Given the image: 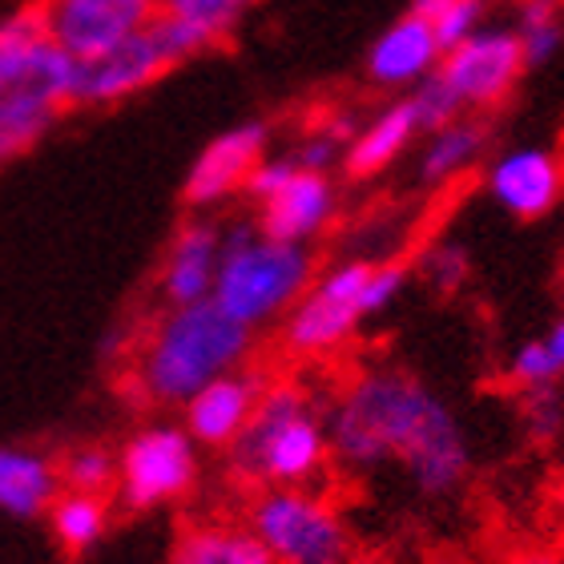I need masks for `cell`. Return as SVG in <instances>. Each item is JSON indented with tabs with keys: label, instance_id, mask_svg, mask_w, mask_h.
Here are the masks:
<instances>
[{
	"label": "cell",
	"instance_id": "3957f363",
	"mask_svg": "<svg viewBox=\"0 0 564 564\" xmlns=\"http://www.w3.org/2000/svg\"><path fill=\"white\" fill-rule=\"evenodd\" d=\"M327 400L303 379H267L247 427L226 447V471L247 492L318 488L330 468Z\"/></svg>",
	"mask_w": 564,
	"mask_h": 564
},
{
	"label": "cell",
	"instance_id": "30bf717a",
	"mask_svg": "<svg viewBox=\"0 0 564 564\" xmlns=\"http://www.w3.org/2000/svg\"><path fill=\"white\" fill-rule=\"evenodd\" d=\"M206 53L198 36H189L186 29H177L174 21H158L145 29V33L130 36L126 45L109 48L101 57L77 65V77H73V106H118V101H130V97L145 94L153 82H162L165 73L186 65L189 57Z\"/></svg>",
	"mask_w": 564,
	"mask_h": 564
},
{
	"label": "cell",
	"instance_id": "7402d4cb",
	"mask_svg": "<svg viewBox=\"0 0 564 564\" xmlns=\"http://www.w3.org/2000/svg\"><path fill=\"white\" fill-rule=\"evenodd\" d=\"M53 541L69 556L97 553L106 544L109 529H113V500L109 496H85V492H65L61 488L57 500L45 512Z\"/></svg>",
	"mask_w": 564,
	"mask_h": 564
},
{
	"label": "cell",
	"instance_id": "8992f818",
	"mask_svg": "<svg viewBox=\"0 0 564 564\" xmlns=\"http://www.w3.org/2000/svg\"><path fill=\"white\" fill-rule=\"evenodd\" d=\"M315 250L274 242L254 223L223 226V254L214 274L210 303L238 327L259 335L286 318L299 294L315 279Z\"/></svg>",
	"mask_w": 564,
	"mask_h": 564
},
{
	"label": "cell",
	"instance_id": "d6a6232c",
	"mask_svg": "<svg viewBox=\"0 0 564 564\" xmlns=\"http://www.w3.org/2000/svg\"><path fill=\"white\" fill-rule=\"evenodd\" d=\"M508 564H564V561L553 553H517Z\"/></svg>",
	"mask_w": 564,
	"mask_h": 564
},
{
	"label": "cell",
	"instance_id": "e0dca14e",
	"mask_svg": "<svg viewBox=\"0 0 564 564\" xmlns=\"http://www.w3.org/2000/svg\"><path fill=\"white\" fill-rule=\"evenodd\" d=\"M440 57L444 45L435 41L432 24L408 9L367 48V82L379 89H415L440 69Z\"/></svg>",
	"mask_w": 564,
	"mask_h": 564
},
{
	"label": "cell",
	"instance_id": "2e32d148",
	"mask_svg": "<svg viewBox=\"0 0 564 564\" xmlns=\"http://www.w3.org/2000/svg\"><path fill=\"white\" fill-rule=\"evenodd\" d=\"M223 254V226L214 218H189L165 242L162 267H158V294L165 306H194L206 303L218 274Z\"/></svg>",
	"mask_w": 564,
	"mask_h": 564
},
{
	"label": "cell",
	"instance_id": "52a82bcc",
	"mask_svg": "<svg viewBox=\"0 0 564 564\" xmlns=\"http://www.w3.org/2000/svg\"><path fill=\"white\" fill-rule=\"evenodd\" d=\"M242 524L271 564H347L355 532L323 488H262L250 492Z\"/></svg>",
	"mask_w": 564,
	"mask_h": 564
},
{
	"label": "cell",
	"instance_id": "f546056e",
	"mask_svg": "<svg viewBox=\"0 0 564 564\" xmlns=\"http://www.w3.org/2000/svg\"><path fill=\"white\" fill-rule=\"evenodd\" d=\"M408 106H412L415 113V126H420V133H432L440 130V126H447V121H456L464 109L456 106V97L447 94V85L440 82V77H427V82H420L415 89H408Z\"/></svg>",
	"mask_w": 564,
	"mask_h": 564
},
{
	"label": "cell",
	"instance_id": "cb8c5ba5",
	"mask_svg": "<svg viewBox=\"0 0 564 564\" xmlns=\"http://www.w3.org/2000/svg\"><path fill=\"white\" fill-rule=\"evenodd\" d=\"M259 0H158L165 21H174L177 29H186L189 36H198L202 45L210 48L223 36H230L238 24L247 21V12Z\"/></svg>",
	"mask_w": 564,
	"mask_h": 564
},
{
	"label": "cell",
	"instance_id": "9a60e30c",
	"mask_svg": "<svg viewBox=\"0 0 564 564\" xmlns=\"http://www.w3.org/2000/svg\"><path fill=\"white\" fill-rule=\"evenodd\" d=\"M262 383L267 379L259 371H250V367L214 379V383H206L198 395H189L177 408V415H182L177 423L186 427V435L202 452H226L247 427L250 412H254V403L262 395Z\"/></svg>",
	"mask_w": 564,
	"mask_h": 564
},
{
	"label": "cell",
	"instance_id": "f1b7e54d",
	"mask_svg": "<svg viewBox=\"0 0 564 564\" xmlns=\"http://www.w3.org/2000/svg\"><path fill=\"white\" fill-rule=\"evenodd\" d=\"M415 271H420V279L427 282V291L456 294L459 286L471 279V254L464 242L444 238V242H432V247L423 250L420 262H415Z\"/></svg>",
	"mask_w": 564,
	"mask_h": 564
},
{
	"label": "cell",
	"instance_id": "5bb4252c",
	"mask_svg": "<svg viewBox=\"0 0 564 564\" xmlns=\"http://www.w3.org/2000/svg\"><path fill=\"white\" fill-rule=\"evenodd\" d=\"M488 198L505 214L532 223L553 210L564 194V162L549 145H512L496 153L488 174H484Z\"/></svg>",
	"mask_w": 564,
	"mask_h": 564
},
{
	"label": "cell",
	"instance_id": "ffe728a7",
	"mask_svg": "<svg viewBox=\"0 0 564 564\" xmlns=\"http://www.w3.org/2000/svg\"><path fill=\"white\" fill-rule=\"evenodd\" d=\"M488 121L480 113H459L456 121H447L440 130L427 133L420 158H415V174H420V186L427 189H444L452 186L456 177H464L471 165L488 153Z\"/></svg>",
	"mask_w": 564,
	"mask_h": 564
},
{
	"label": "cell",
	"instance_id": "5b68a950",
	"mask_svg": "<svg viewBox=\"0 0 564 564\" xmlns=\"http://www.w3.org/2000/svg\"><path fill=\"white\" fill-rule=\"evenodd\" d=\"M408 291L403 262L339 259L315 271L311 286L282 318V347L294 359H330L359 335L367 318L383 315Z\"/></svg>",
	"mask_w": 564,
	"mask_h": 564
},
{
	"label": "cell",
	"instance_id": "484cf974",
	"mask_svg": "<svg viewBox=\"0 0 564 564\" xmlns=\"http://www.w3.org/2000/svg\"><path fill=\"white\" fill-rule=\"evenodd\" d=\"M355 130H359V121H355L351 113H335V118L315 121L303 138L294 141L291 158L303 165V170L330 174L335 165H343V150H347V141H351Z\"/></svg>",
	"mask_w": 564,
	"mask_h": 564
},
{
	"label": "cell",
	"instance_id": "ac0fdd59",
	"mask_svg": "<svg viewBox=\"0 0 564 564\" xmlns=\"http://www.w3.org/2000/svg\"><path fill=\"white\" fill-rule=\"evenodd\" d=\"M57 492V456L29 444H0V517L41 520Z\"/></svg>",
	"mask_w": 564,
	"mask_h": 564
},
{
	"label": "cell",
	"instance_id": "4dcf8cb0",
	"mask_svg": "<svg viewBox=\"0 0 564 564\" xmlns=\"http://www.w3.org/2000/svg\"><path fill=\"white\" fill-rule=\"evenodd\" d=\"M508 379L517 383V391L544 388V383H561V367H556L549 343L544 339L520 343L517 351H512V359H508Z\"/></svg>",
	"mask_w": 564,
	"mask_h": 564
},
{
	"label": "cell",
	"instance_id": "603a6c76",
	"mask_svg": "<svg viewBox=\"0 0 564 564\" xmlns=\"http://www.w3.org/2000/svg\"><path fill=\"white\" fill-rule=\"evenodd\" d=\"M508 29L520 41L524 69H541L561 57L564 48V4L561 0H517Z\"/></svg>",
	"mask_w": 564,
	"mask_h": 564
},
{
	"label": "cell",
	"instance_id": "d4e9b609",
	"mask_svg": "<svg viewBox=\"0 0 564 564\" xmlns=\"http://www.w3.org/2000/svg\"><path fill=\"white\" fill-rule=\"evenodd\" d=\"M57 476L65 492L85 496H113V476H118V452L97 440L73 444L65 456H57Z\"/></svg>",
	"mask_w": 564,
	"mask_h": 564
},
{
	"label": "cell",
	"instance_id": "7c38bea8",
	"mask_svg": "<svg viewBox=\"0 0 564 564\" xmlns=\"http://www.w3.org/2000/svg\"><path fill=\"white\" fill-rule=\"evenodd\" d=\"M162 17L158 0H41L36 21L69 61L101 57Z\"/></svg>",
	"mask_w": 564,
	"mask_h": 564
},
{
	"label": "cell",
	"instance_id": "d6986e66",
	"mask_svg": "<svg viewBox=\"0 0 564 564\" xmlns=\"http://www.w3.org/2000/svg\"><path fill=\"white\" fill-rule=\"evenodd\" d=\"M415 138H420V126H415L412 106H408V97H395L391 106L359 121V130L343 150V170L351 177H379L412 150Z\"/></svg>",
	"mask_w": 564,
	"mask_h": 564
},
{
	"label": "cell",
	"instance_id": "4316f807",
	"mask_svg": "<svg viewBox=\"0 0 564 564\" xmlns=\"http://www.w3.org/2000/svg\"><path fill=\"white\" fill-rule=\"evenodd\" d=\"M412 12L432 24L435 41L447 53L464 36L484 29V21H488V0H412Z\"/></svg>",
	"mask_w": 564,
	"mask_h": 564
},
{
	"label": "cell",
	"instance_id": "ba28073f",
	"mask_svg": "<svg viewBox=\"0 0 564 564\" xmlns=\"http://www.w3.org/2000/svg\"><path fill=\"white\" fill-rule=\"evenodd\" d=\"M202 447L186 435L177 420L153 415L138 423L118 447V476H113V505L130 517H150L174 508L198 492Z\"/></svg>",
	"mask_w": 564,
	"mask_h": 564
},
{
	"label": "cell",
	"instance_id": "277c9868",
	"mask_svg": "<svg viewBox=\"0 0 564 564\" xmlns=\"http://www.w3.org/2000/svg\"><path fill=\"white\" fill-rule=\"evenodd\" d=\"M77 61L45 36L36 12H12L0 21V165L41 145L73 106Z\"/></svg>",
	"mask_w": 564,
	"mask_h": 564
},
{
	"label": "cell",
	"instance_id": "4fadbf2b",
	"mask_svg": "<svg viewBox=\"0 0 564 564\" xmlns=\"http://www.w3.org/2000/svg\"><path fill=\"white\" fill-rule=\"evenodd\" d=\"M271 153V130L262 121H238L202 145L186 170V202L194 210H218L247 189L254 165Z\"/></svg>",
	"mask_w": 564,
	"mask_h": 564
},
{
	"label": "cell",
	"instance_id": "9c48e42d",
	"mask_svg": "<svg viewBox=\"0 0 564 564\" xmlns=\"http://www.w3.org/2000/svg\"><path fill=\"white\" fill-rule=\"evenodd\" d=\"M254 202V218L262 235L274 242H291V247H315L327 235L335 218H339V186L330 174L303 170L291 153H267L247 189Z\"/></svg>",
	"mask_w": 564,
	"mask_h": 564
},
{
	"label": "cell",
	"instance_id": "44dd1931",
	"mask_svg": "<svg viewBox=\"0 0 564 564\" xmlns=\"http://www.w3.org/2000/svg\"><path fill=\"white\" fill-rule=\"evenodd\" d=\"M162 564H271L242 520H194L177 532Z\"/></svg>",
	"mask_w": 564,
	"mask_h": 564
},
{
	"label": "cell",
	"instance_id": "7a4b0ae2",
	"mask_svg": "<svg viewBox=\"0 0 564 564\" xmlns=\"http://www.w3.org/2000/svg\"><path fill=\"white\" fill-rule=\"evenodd\" d=\"M250 355L254 330L238 327L210 299L194 306H165L133 343L126 383L141 408L177 412L206 383L242 371Z\"/></svg>",
	"mask_w": 564,
	"mask_h": 564
},
{
	"label": "cell",
	"instance_id": "1f68e13d",
	"mask_svg": "<svg viewBox=\"0 0 564 564\" xmlns=\"http://www.w3.org/2000/svg\"><path fill=\"white\" fill-rule=\"evenodd\" d=\"M544 343H549V351H553V359H556V367H561V376H564V315L553 323V330L544 335Z\"/></svg>",
	"mask_w": 564,
	"mask_h": 564
},
{
	"label": "cell",
	"instance_id": "6da1fadb",
	"mask_svg": "<svg viewBox=\"0 0 564 564\" xmlns=\"http://www.w3.org/2000/svg\"><path fill=\"white\" fill-rule=\"evenodd\" d=\"M330 464L347 476L400 468L420 500H447L471 476V444L456 408L395 364H367L327 395Z\"/></svg>",
	"mask_w": 564,
	"mask_h": 564
},
{
	"label": "cell",
	"instance_id": "83f0119b",
	"mask_svg": "<svg viewBox=\"0 0 564 564\" xmlns=\"http://www.w3.org/2000/svg\"><path fill=\"white\" fill-rule=\"evenodd\" d=\"M520 427L536 447H553L564 435V388L544 383V388L520 391Z\"/></svg>",
	"mask_w": 564,
	"mask_h": 564
},
{
	"label": "cell",
	"instance_id": "8fae6325",
	"mask_svg": "<svg viewBox=\"0 0 564 564\" xmlns=\"http://www.w3.org/2000/svg\"><path fill=\"white\" fill-rule=\"evenodd\" d=\"M435 77L447 85V94L456 97L464 113H488L505 106L524 77V53H520L517 33L500 24H484L447 48Z\"/></svg>",
	"mask_w": 564,
	"mask_h": 564
},
{
	"label": "cell",
	"instance_id": "836d02e7",
	"mask_svg": "<svg viewBox=\"0 0 564 564\" xmlns=\"http://www.w3.org/2000/svg\"><path fill=\"white\" fill-rule=\"evenodd\" d=\"M347 564H379V561H364V556H351Z\"/></svg>",
	"mask_w": 564,
	"mask_h": 564
}]
</instances>
